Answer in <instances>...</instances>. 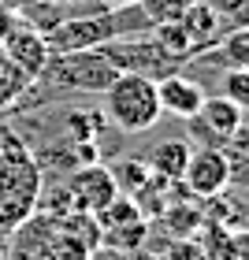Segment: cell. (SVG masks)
I'll use <instances>...</instances> for the list:
<instances>
[{"instance_id": "1", "label": "cell", "mask_w": 249, "mask_h": 260, "mask_svg": "<svg viewBox=\"0 0 249 260\" xmlns=\"http://www.w3.org/2000/svg\"><path fill=\"white\" fill-rule=\"evenodd\" d=\"M45 190L38 152L11 123H0V238H8L30 212H38Z\"/></svg>"}, {"instance_id": "2", "label": "cell", "mask_w": 249, "mask_h": 260, "mask_svg": "<svg viewBox=\"0 0 249 260\" xmlns=\"http://www.w3.org/2000/svg\"><path fill=\"white\" fill-rule=\"evenodd\" d=\"M104 97V119L123 134H145V130L160 119V97H157V82L141 78V75H119Z\"/></svg>"}, {"instance_id": "3", "label": "cell", "mask_w": 249, "mask_h": 260, "mask_svg": "<svg viewBox=\"0 0 249 260\" xmlns=\"http://www.w3.org/2000/svg\"><path fill=\"white\" fill-rule=\"evenodd\" d=\"M115 78H119V71L97 49H82V52H49V63L38 75V86L56 93H104Z\"/></svg>"}, {"instance_id": "4", "label": "cell", "mask_w": 249, "mask_h": 260, "mask_svg": "<svg viewBox=\"0 0 249 260\" xmlns=\"http://www.w3.org/2000/svg\"><path fill=\"white\" fill-rule=\"evenodd\" d=\"M97 52H101L115 71H119V75H141V78H152V82H160L164 75L182 71V63L171 60V56L157 45L152 34H134V38L104 41Z\"/></svg>"}, {"instance_id": "5", "label": "cell", "mask_w": 249, "mask_h": 260, "mask_svg": "<svg viewBox=\"0 0 249 260\" xmlns=\"http://www.w3.org/2000/svg\"><path fill=\"white\" fill-rule=\"evenodd\" d=\"M64 193H67L71 212H86V216H97V212L108 205L115 193H119V186H115L112 168H104V164L89 160V164H78V168L64 179Z\"/></svg>"}, {"instance_id": "6", "label": "cell", "mask_w": 249, "mask_h": 260, "mask_svg": "<svg viewBox=\"0 0 249 260\" xmlns=\"http://www.w3.org/2000/svg\"><path fill=\"white\" fill-rule=\"evenodd\" d=\"M186 186V193L190 197H197V201H212V197H220L223 190L231 186V156L223 149H194L190 152V160H186V171H182V179Z\"/></svg>"}, {"instance_id": "7", "label": "cell", "mask_w": 249, "mask_h": 260, "mask_svg": "<svg viewBox=\"0 0 249 260\" xmlns=\"http://www.w3.org/2000/svg\"><path fill=\"white\" fill-rule=\"evenodd\" d=\"M52 231H56V219L49 212H30L4 238V260H56Z\"/></svg>"}, {"instance_id": "8", "label": "cell", "mask_w": 249, "mask_h": 260, "mask_svg": "<svg viewBox=\"0 0 249 260\" xmlns=\"http://www.w3.org/2000/svg\"><path fill=\"white\" fill-rule=\"evenodd\" d=\"M0 52L19 71H26L34 82H38V75L45 71V63H49V41H45V34L38 26H30L26 19H19V15L11 22V30L4 34V41H0Z\"/></svg>"}, {"instance_id": "9", "label": "cell", "mask_w": 249, "mask_h": 260, "mask_svg": "<svg viewBox=\"0 0 249 260\" xmlns=\"http://www.w3.org/2000/svg\"><path fill=\"white\" fill-rule=\"evenodd\" d=\"M157 97H160V112L190 119V115H197L201 101H205V86L194 82L186 71H175V75H164L157 82Z\"/></svg>"}, {"instance_id": "10", "label": "cell", "mask_w": 249, "mask_h": 260, "mask_svg": "<svg viewBox=\"0 0 249 260\" xmlns=\"http://www.w3.org/2000/svg\"><path fill=\"white\" fill-rule=\"evenodd\" d=\"M194 67H242L249 71V26L245 30H223V38L212 45V49L197 52L194 60H186Z\"/></svg>"}, {"instance_id": "11", "label": "cell", "mask_w": 249, "mask_h": 260, "mask_svg": "<svg viewBox=\"0 0 249 260\" xmlns=\"http://www.w3.org/2000/svg\"><path fill=\"white\" fill-rule=\"evenodd\" d=\"M190 152H194V149H190L182 138H175V141L168 138V141H160V145L145 156V168L157 175V179H164V182H179L182 171H186Z\"/></svg>"}, {"instance_id": "12", "label": "cell", "mask_w": 249, "mask_h": 260, "mask_svg": "<svg viewBox=\"0 0 249 260\" xmlns=\"http://www.w3.org/2000/svg\"><path fill=\"white\" fill-rule=\"evenodd\" d=\"M201 223H205V212H201L197 205H171V208L160 212L157 231L160 234H171V238H194Z\"/></svg>"}, {"instance_id": "13", "label": "cell", "mask_w": 249, "mask_h": 260, "mask_svg": "<svg viewBox=\"0 0 249 260\" xmlns=\"http://www.w3.org/2000/svg\"><path fill=\"white\" fill-rule=\"evenodd\" d=\"M149 242V219H134V223H119V227H108L101 231V245L104 249H115V253H134Z\"/></svg>"}, {"instance_id": "14", "label": "cell", "mask_w": 249, "mask_h": 260, "mask_svg": "<svg viewBox=\"0 0 249 260\" xmlns=\"http://www.w3.org/2000/svg\"><path fill=\"white\" fill-rule=\"evenodd\" d=\"M30 86H34V78L26 75V71H19V67L11 63L4 52H0V112L19 108L22 93H26Z\"/></svg>"}, {"instance_id": "15", "label": "cell", "mask_w": 249, "mask_h": 260, "mask_svg": "<svg viewBox=\"0 0 249 260\" xmlns=\"http://www.w3.org/2000/svg\"><path fill=\"white\" fill-rule=\"evenodd\" d=\"M220 93H223L231 104H238V108L249 115V71L227 67V71H223V78H220Z\"/></svg>"}, {"instance_id": "16", "label": "cell", "mask_w": 249, "mask_h": 260, "mask_svg": "<svg viewBox=\"0 0 249 260\" xmlns=\"http://www.w3.org/2000/svg\"><path fill=\"white\" fill-rule=\"evenodd\" d=\"M157 253H160V260H208V249L194 238H171Z\"/></svg>"}, {"instance_id": "17", "label": "cell", "mask_w": 249, "mask_h": 260, "mask_svg": "<svg viewBox=\"0 0 249 260\" xmlns=\"http://www.w3.org/2000/svg\"><path fill=\"white\" fill-rule=\"evenodd\" d=\"M11 22H15V11H11L4 0H0V41H4V34L11 30Z\"/></svg>"}, {"instance_id": "18", "label": "cell", "mask_w": 249, "mask_h": 260, "mask_svg": "<svg viewBox=\"0 0 249 260\" xmlns=\"http://www.w3.org/2000/svg\"><path fill=\"white\" fill-rule=\"evenodd\" d=\"M127 260H160V253H157V249H145V245H141V249L127 253Z\"/></svg>"}, {"instance_id": "19", "label": "cell", "mask_w": 249, "mask_h": 260, "mask_svg": "<svg viewBox=\"0 0 249 260\" xmlns=\"http://www.w3.org/2000/svg\"><path fill=\"white\" fill-rule=\"evenodd\" d=\"M89 260H127V256H123V253H115V249H104V245H101V249H93Z\"/></svg>"}, {"instance_id": "20", "label": "cell", "mask_w": 249, "mask_h": 260, "mask_svg": "<svg viewBox=\"0 0 249 260\" xmlns=\"http://www.w3.org/2000/svg\"><path fill=\"white\" fill-rule=\"evenodd\" d=\"M104 8H127V4H138V0H101Z\"/></svg>"}, {"instance_id": "21", "label": "cell", "mask_w": 249, "mask_h": 260, "mask_svg": "<svg viewBox=\"0 0 249 260\" xmlns=\"http://www.w3.org/2000/svg\"><path fill=\"white\" fill-rule=\"evenodd\" d=\"M0 260H4V238H0Z\"/></svg>"}]
</instances>
